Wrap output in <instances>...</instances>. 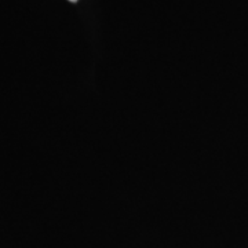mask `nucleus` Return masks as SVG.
<instances>
[{
  "label": "nucleus",
  "instance_id": "1",
  "mask_svg": "<svg viewBox=\"0 0 248 248\" xmlns=\"http://www.w3.org/2000/svg\"><path fill=\"white\" fill-rule=\"evenodd\" d=\"M69 1H71V3H76L78 0H69Z\"/></svg>",
  "mask_w": 248,
  "mask_h": 248
}]
</instances>
